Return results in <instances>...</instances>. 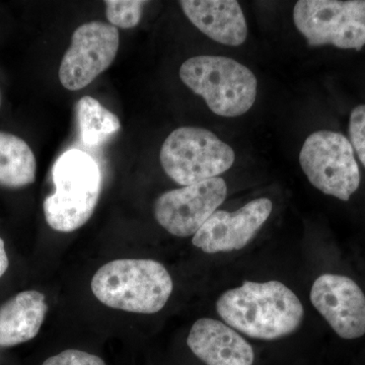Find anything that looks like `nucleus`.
<instances>
[{
	"mask_svg": "<svg viewBox=\"0 0 365 365\" xmlns=\"http://www.w3.org/2000/svg\"><path fill=\"white\" fill-rule=\"evenodd\" d=\"M222 321L252 339L287 337L302 325L304 309L297 295L277 280L245 281L223 292L216 302Z\"/></svg>",
	"mask_w": 365,
	"mask_h": 365,
	"instance_id": "f257e3e1",
	"label": "nucleus"
},
{
	"mask_svg": "<svg viewBox=\"0 0 365 365\" xmlns=\"http://www.w3.org/2000/svg\"><path fill=\"white\" fill-rule=\"evenodd\" d=\"M91 292L105 306L135 314H155L173 292L169 271L150 259H119L93 275Z\"/></svg>",
	"mask_w": 365,
	"mask_h": 365,
	"instance_id": "f03ea898",
	"label": "nucleus"
},
{
	"mask_svg": "<svg viewBox=\"0 0 365 365\" xmlns=\"http://www.w3.org/2000/svg\"><path fill=\"white\" fill-rule=\"evenodd\" d=\"M55 192L45 199L48 225L56 232H72L90 220L102 189L97 162L85 151L67 150L52 169Z\"/></svg>",
	"mask_w": 365,
	"mask_h": 365,
	"instance_id": "7ed1b4c3",
	"label": "nucleus"
},
{
	"mask_svg": "<svg viewBox=\"0 0 365 365\" xmlns=\"http://www.w3.org/2000/svg\"><path fill=\"white\" fill-rule=\"evenodd\" d=\"M179 74L184 85L202 97L217 116H242L256 101V76L234 59L213 55L192 57L182 64Z\"/></svg>",
	"mask_w": 365,
	"mask_h": 365,
	"instance_id": "20e7f679",
	"label": "nucleus"
},
{
	"mask_svg": "<svg viewBox=\"0 0 365 365\" xmlns=\"http://www.w3.org/2000/svg\"><path fill=\"white\" fill-rule=\"evenodd\" d=\"M165 174L182 186L197 184L223 174L235 163V151L213 132L200 127H180L160 148Z\"/></svg>",
	"mask_w": 365,
	"mask_h": 365,
	"instance_id": "39448f33",
	"label": "nucleus"
},
{
	"mask_svg": "<svg viewBox=\"0 0 365 365\" xmlns=\"http://www.w3.org/2000/svg\"><path fill=\"white\" fill-rule=\"evenodd\" d=\"M300 167L314 188L348 201L360 186V170L351 143L338 132L311 134L299 153Z\"/></svg>",
	"mask_w": 365,
	"mask_h": 365,
	"instance_id": "423d86ee",
	"label": "nucleus"
},
{
	"mask_svg": "<svg viewBox=\"0 0 365 365\" xmlns=\"http://www.w3.org/2000/svg\"><path fill=\"white\" fill-rule=\"evenodd\" d=\"M294 21L309 46L360 51L365 46V0H300Z\"/></svg>",
	"mask_w": 365,
	"mask_h": 365,
	"instance_id": "0eeeda50",
	"label": "nucleus"
},
{
	"mask_svg": "<svg viewBox=\"0 0 365 365\" xmlns=\"http://www.w3.org/2000/svg\"><path fill=\"white\" fill-rule=\"evenodd\" d=\"M119 45V31L111 24L93 21L78 26L62 58L60 83L68 91L86 88L112 66Z\"/></svg>",
	"mask_w": 365,
	"mask_h": 365,
	"instance_id": "6e6552de",
	"label": "nucleus"
},
{
	"mask_svg": "<svg viewBox=\"0 0 365 365\" xmlns=\"http://www.w3.org/2000/svg\"><path fill=\"white\" fill-rule=\"evenodd\" d=\"M227 195L220 177L170 190L162 194L153 206L155 220L175 237L194 235L217 211Z\"/></svg>",
	"mask_w": 365,
	"mask_h": 365,
	"instance_id": "1a4fd4ad",
	"label": "nucleus"
},
{
	"mask_svg": "<svg viewBox=\"0 0 365 365\" xmlns=\"http://www.w3.org/2000/svg\"><path fill=\"white\" fill-rule=\"evenodd\" d=\"M312 304L342 339L365 335V295L351 278L323 274L311 289Z\"/></svg>",
	"mask_w": 365,
	"mask_h": 365,
	"instance_id": "9d476101",
	"label": "nucleus"
},
{
	"mask_svg": "<svg viewBox=\"0 0 365 365\" xmlns=\"http://www.w3.org/2000/svg\"><path fill=\"white\" fill-rule=\"evenodd\" d=\"M273 210L270 199L250 201L234 212L217 210L194 235V246L207 254L240 251L253 241Z\"/></svg>",
	"mask_w": 365,
	"mask_h": 365,
	"instance_id": "9b49d317",
	"label": "nucleus"
},
{
	"mask_svg": "<svg viewBox=\"0 0 365 365\" xmlns=\"http://www.w3.org/2000/svg\"><path fill=\"white\" fill-rule=\"evenodd\" d=\"M187 345L206 365H254L256 359L253 346L241 334L215 319L196 321Z\"/></svg>",
	"mask_w": 365,
	"mask_h": 365,
	"instance_id": "f8f14e48",
	"label": "nucleus"
},
{
	"mask_svg": "<svg viewBox=\"0 0 365 365\" xmlns=\"http://www.w3.org/2000/svg\"><path fill=\"white\" fill-rule=\"evenodd\" d=\"M179 4L190 21L215 42L237 47L246 41L248 26L235 0H182Z\"/></svg>",
	"mask_w": 365,
	"mask_h": 365,
	"instance_id": "ddd939ff",
	"label": "nucleus"
},
{
	"mask_svg": "<svg viewBox=\"0 0 365 365\" xmlns=\"http://www.w3.org/2000/svg\"><path fill=\"white\" fill-rule=\"evenodd\" d=\"M48 312L46 297L26 290L0 307V347H11L34 339Z\"/></svg>",
	"mask_w": 365,
	"mask_h": 365,
	"instance_id": "4468645a",
	"label": "nucleus"
},
{
	"mask_svg": "<svg viewBox=\"0 0 365 365\" xmlns=\"http://www.w3.org/2000/svg\"><path fill=\"white\" fill-rule=\"evenodd\" d=\"M37 160L32 148L14 134L0 131V186L20 189L36 181Z\"/></svg>",
	"mask_w": 365,
	"mask_h": 365,
	"instance_id": "2eb2a0df",
	"label": "nucleus"
},
{
	"mask_svg": "<svg viewBox=\"0 0 365 365\" xmlns=\"http://www.w3.org/2000/svg\"><path fill=\"white\" fill-rule=\"evenodd\" d=\"M81 140L86 146H98L121 129L119 118L98 100L85 96L76 106Z\"/></svg>",
	"mask_w": 365,
	"mask_h": 365,
	"instance_id": "dca6fc26",
	"label": "nucleus"
},
{
	"mask_svg": "<svg viewBox=\"0 0 365 365\" xmlns=\"http://www.w3.org/2000/svg\"><path fill=\"white\" fill-rule=\"evenodd\" d=\"M146 1L141 0H106V16L112 26L118 28H135L140 21Z\"/></svg>",
	"mask_w": 365,
	"mask_h": 365,
	"instance_id": "f3484780",
	"label": "nucleus"
},
{
	"mask_svg": "<svg viewBox=\"0 0 365 365\" xmlns=\"http://www.w3.org/2000/svg\"><path fill=\"white\" fill-rule=\"evenodd\" d=\"M350 143L365 168V105L352 110L349 120Z\"/></svg>",
	"mask_w": 365,
	"mask_h": 365,
	"instance_id": "a211bd4d",
	"label": "nucleus"
},
{
	"mask_svg": "<svg viewBox=\"0 0 365 365\" xmlns=\"http://www.w3.org/2000/svg\"><path fill=\"white\" fill-rule=\"evenodd\" d=\"M42 365H106V364L104 360L97 355L81 351V350L68 349L50 357Z\"/></svg>",
	"mask_w": 365,
	"mask_h": 365,
	"instance_id": "6ab92c4d",
	"label": "nucleus"
},
{
	"mask_svg": "<svg viewBox=\"0 0 365 365\" xmlns=\"http://www.w3.org/2000/svg\"><path fill=\"white\" fill-rule=\"evenodd\" d=\"M7 268H9V258H7L4 240L0 237V278L6 272Z\"/></svg>",
	"mask_w": 365,
	"mask_h": 365,
	"instance_id": "aec40b11",
	"label": "nucleus"
},
{
	"mask_svg": "<svg viewBox=\"0 0 365 365\" xmlns=\"http://www.w3.org/2000/svg\"><path fill=\"white\" fill-rule=\"evenodd\" d=\"M0 106H1V96H0Z\"/></svg>",
	"mask_w": 365,
	"mask_h": 365,
	"instance_id": "412c9836",
	"label": "nucleus"
}]
</instances>
